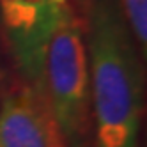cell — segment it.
<instances>
[{"label":"cell","instance_id":"3","mask_svg":"<svg viewBox=\"0 0 147 147\" xmlns=\"http://www.w3.org/2000/svg\"><path fill=\"white\" fill-rule=\"evenodd\" d=\"M67 4L69 0H0V20L14 64L23 82L37 90L48 39Z\"/></svg>","mask_w":147,"mask_h":147},{"label":"cell","instance_id":"6","mask_svg":"<svg viewBox=\"0 0 147 147\" xmlns=\"http://www.w3.org/2000/svg\"><path fill=\"white\" fill-rule=\"evenodd\" d=\"M73 4H76L80 9H85L87 4H89V0H73Z\"/></svg>","mask_w":147,"mask_h":147},{"label":"cell","instance_id":"1","mask_svg":"<svg viewBox=\"0 0 147 147\" xmlns=\"http://www.w3.org/2000/svg\"><path fill=\"white\" fill-rule=\"evenodd\" d=\"M85 13L92 147H138L144 115L138 46L119 0H89Z\"/></svg>","mask_w":147,"mask_h":147},{"label":"cell","instance_id":"5","mask_svg":"<svg viewBox=\"0 0 147 147\" xmlns=\"http://www.w3.org/2000/svg\"><path fill=\"white\" fill-rule=\"evenodd\" d=\"M122 14L128 22L131 36L136 46L142 51V59H145L147 50V0H119Z\"/></svg>","mask_w":147,"mask_h":147},{"label":"cell","instance_id":"4","mask_svg":"<svg viewBox=\"0 0 147 147\" xmlns=\"http://www.w3.org/2000/svg\"><path fill=\"white\" fill-rule=\"evenodd\" d=\"M0 147H67L43 92L25 82L0 99Z\"/></svg>","mask_w":147,"mask_h":147},{"label":"cell","instance_id":"2","mask_svg":"<svg viewBox=\"0 0 147 147\" xmlns=\"http://www.w3.org/2000/svg\"><path fill=\"white\" fill-rule=\"evenodd\" d=\"M41 90L67 147H92V98L85 30L67 4L51 32Z\"/></svg>","mask_w":147,"mask_h":147}]
</instances>
